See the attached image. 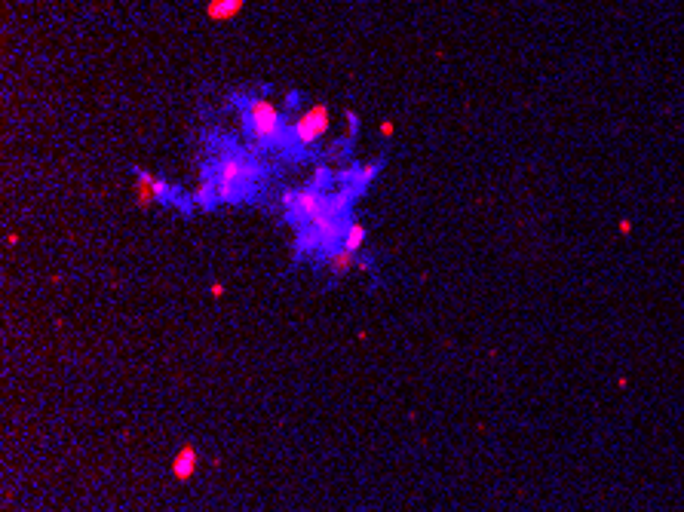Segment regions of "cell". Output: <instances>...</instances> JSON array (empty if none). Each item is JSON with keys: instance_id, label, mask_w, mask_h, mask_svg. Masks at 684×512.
Instances as JSON below:
<instances>
[{"instance_id": "1", "label": "cell", "mask_w": 684, "mask_h": 512, "mask_svg": "<svg viewBox=\"0 0 684 512\" xmlns=\"http://www.w3.org/2000/svg\"><path fill=\"white\" fill-rule=\"evenodd\" d=\"M261 172H264L261 163L252 153L240 151V147L218 153L212 160V166L206 169V175L215 184V193H218V203H243V199H249L258 190Z\"/></svg>"}, {"instance_id": "2", "label": "cell", "mask_w": 684, "mask_h": 512, "mask_svg": "<svg viewBox=\"0 0 684 512\" xmlns=\"http://www.w3.org/2000/svg\"><path fill=\"white\" fill-rule=\"evenodd\" d=\"M243 120L252 142L264 151H286L291 147V126L282 120V111L264 96L243 98Z\"/></svg>"}, {"instance_id": "3", "label": "cell", "mask_w": 684, "mask_h": 512, "mask_svg": "<svg viewBox=\"0 0 684 512\" xmlns=\"http://www.w3.org/2000/svg\"><path fill=\"white\" fill-rule=\"evenodd\" d=\"M328 123H332V111L328 105H310L301 111V117L291 123V144L301 147V151H310L322 142V135L328 132Z\"/></svg>"}, {"instance_id": "4", "label": "cell", "mask_w": 684, "mask_h": 512, "mask_svg": "<svg viewBox=\"0 0 684 512\" xmlns=\"http://www.w3.org/2000/svg\"><path fill=\"white\" fill-rule=\"evenodd\" d=\"M326 267H328V273H332V276H347L350 270H372V264L365 261V255L359 258L356 252H347L341 246V249L326 255Z\"/></svg>"}, {"instance_id": "5", "label": "cell", "mask_w": 684, "mask_h": 512, "mask_svg": "<svg viewBox=\"0 0 684 512\" xmlns=\"http://www.w3.org/2000/svg\"><path fill=\"white\" fill-rule=\"evenodd\" d=\"M197 467H199V451L194 445H181L178 451L172 457V476L175 482H190L197 476Z\"/></svg>"}, {"instance_id": "6", "label": "cell", "mask_w": 684, "mask_h": 512, "mask_svg": "<svg viewBox=\"0 0 684 512\" xmlns=\"http://www.w3.org/2000/svg\"><path fill=\"white\" fill-rule=\"evenodd\" d=\"M132 197L138 209H148L157 203V175L144 172V169H135V184H132Z\"/></svg>"}, {"instance_id": "7", "label": "cell", "mask_w": 684, "mask_h": 512, "mask_svg": "<svg viewBox=\"0 0 684 512\" xmlns=\"http://www.w3.org/2000/svg\"><path fill=\"white\" fill-rule=\"evenodd\" d=\"M243 6H245V0H209L206 3V15L212 22H230L243 13Z\"/></svg>"}, {"instance_id": "8", "label": "cell", "mask_w": 684, "mask_h": 512, "mask_svg": "<svg viewBox=\"0 0 684 512\" xmlns=\"http://www.w3.org/2000/svg\"><path fill=\"white\" fill-rule=\"evenodd\" d=\"M365 243H368V227H365L363 221H356V218H353V221H350V227H347V234H344V249H347V252H356V255H363Z\"/></svg>"}, {"instance_id": "9", "label": "cell", "mask_w": 684, "mask_h": 512, "mask_svg": "<svg viewBox=\"0 0 684 512\" xmlns=\"http://www.w3.org/2000/svg\"><path fill=\"white\" fill-rule=\"evenodd\" d=\"M393 129H396V126H393V120H383V123H381V135H387V138H390V135H393Z\"/></svg>"}, {"instance_id": "10", "label": "cell", "mask_w": 684, "mask_h": 512, "mask_svg": "<svg viewBox=\"0 0 684 512\" xmlns=\"http://www.w3.org/2000/svg\"><path fill=\"white\" fill-rule=\"evenodd\" d=\"M221 294H225V285H221V283H212V298H221Z\"/></svg>"}]
</instances>
